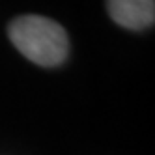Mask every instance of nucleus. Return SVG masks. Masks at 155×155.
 <instances>
[{
    "label": "nucleus",
    "instance_id": "obj_1",
    "mask_svg": "<svg viewBox=\"0 0 155 155\" xmlns=\"http://www.w3.org/2000/svg\"><path fill=\"white\" fill-rule=\"evenodd\" d=\"M13 47L25 58L43 68L60 65L69 52V39L62 25L41 15H21L8 26Z\"/></svg>",
    "mask_w": 155,
    "mask_h": 155
},
{
    "label": "nucleus",
    "instance_id": "obj_2",
    "mask_svg": "<svg viewBox=\"0 0 155 155\" xmlns=\"http://www.w3.org/2000/svg\"><path fill=\"white\" fill-rule=\"evenodd\" d=\"M107 9L116 25L142 30L155 21V0H107Z\"/></svg>",
    "mask_w": 155,
    "mask_h": 155
}]
</instances>
